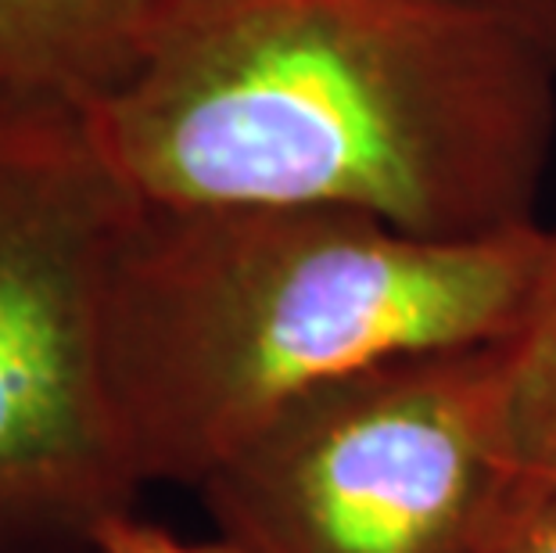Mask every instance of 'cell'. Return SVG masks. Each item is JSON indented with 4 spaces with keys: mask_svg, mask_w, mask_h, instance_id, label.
<instances>
[{
    "mask_svg": "<svg viewBox=\"0 0 556 553\" xmlns=\"http://www.w3.org/2000/svg\"><path fill=\"white\" fill-rule=\"evenodd\" d=\"M90 123L140 205H327L478 241L539 223L556 58L470 0H165Z\"/></svg>",
    "mask_w": 556,
    "mask_h": 553,
    "instance_id": "6da1fadb",
    "label": "cell"
},
{
    "mask_svg": "<svg viewBox=\"0 0 556 553\" xmlns=\"http://www.w3.org/2000/svg\"><path fill=\"white\" fill-rule=\"evenodd\" d=\"M556 230L413 238L327 205H140L112 252L101 367L140 486L198 489L313 388L417 352L514 338Z\"/></svg>",
    "mask_w": 556,
    "mask_h": 553,
    "instance_id": "7a4b0ae2",
    "label": "cell"
},
{
    "mask_svg": "<svg viewBox=\"0 0 556 553\" xmlns=\"http://www.w3.org/2000/svg\"><path fill=\"white\" fill-rule=\"evenodd\" d=\"M510 345L399 356L299 395L194 489L233 553H514Z\"/></svg>",
    "mask_w": 556,
    "mask_h": 553,
    "instance_id": "3957f363",
    "label": "cell"
},
{
    "mask_svg": "<svg viewBox=\"0 0 556 553\" xmlns=\"http://www.w3.org/2000/svg\"><path fill=\"white\" fill-rule=\"evenodd\" d=\"M134 209L87 112L0 98V553H93L144 489L101 367Z\"/></svg>",
    "mask_w": 556,
    "mask_h": 553,
    "instance_id": "277c9868",
    "label": "cell"
},
{
    "mask_svg": "<svg viewBox=\"0 0 556 553\" xmlns=\"http://www.w3.org/2000/svg\"><path fill=\"white\" fill-rule=\"evenodd\" d=\"M165 0H0V98L93 115L144 58Z\"/></svg>",
    "mask_w": 556,
    "mask_h": 553,
    "instance_id": "5b68a950",
    "label": "cell"
},
{
    "mask_svg": "<svg viewBox=\"0 0 556 553\" xmlns=\"http://www.w3.org/2000/svg\"><path fill=\"white\" fill-rule=\"evenodd\" d=\"M506 450L531 511L556 497V263L525 327L506 338Z\"/></svg>",
    "mask_w": 556,
    "mask_h": 553,
    "instance_id": "8992f818",
    "label": "cell"
},
{
    "mask_svg": "<svg viewBox=\"0 0 556 553\" xmlns=\"http://www.w3.org/2000/svg\"><path fill=\"white\" fill-rule=\"evenodd\" d=\"M93 553H233V550L227 543H187V539L129 514L101 536Z\"/></svg>",
    "mask_w": 556,
    "mask_h": 553,
    "instance_id": "52a82bcc",
    "label": "cell"
},
{
    "mask_svg": "<svg viewBox=\"0 0 556 553\" xmlns=\"http://www.w3.org/2000/svg\"><path fill=\"white\" fill-rule=\"evenodd\" d=\"M495 18L510 22L525 37H531L539 47L556 58V0H470Z\"/></svg>",
    "mask_w": 556,
    "mask_h": 553,
    "instance_id": "ba28073f",
    "label": "cell"
},
{
    "mask_svg": "<svg viewBox=\"0 0 556 553\" xmlns=\"http://www.w3.org/2000/svg\"><path fill=\"white\" fill-rule=\"evenodd\" d=\"M514 553H556V497L542 507V514L531 521V528L520 536Z\"/></svg>",
    "mask_w": 556,
    "mask_h": 553,
    "instance_id": "9c48e42d",
    "label": "cell"
}]
</instances>
